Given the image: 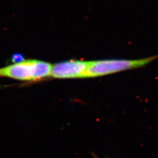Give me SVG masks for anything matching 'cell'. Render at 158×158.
Listing matches in <instances>:
<instances>
[{
	"label": "cell",
	"instance_id": "1",
	"mask_svg": "<svg viewBox=\"0 0 158 158\" xmlns=\"http://www.w3.org/2000/svg\"><path fill=\"white\" fill-rule=\"evenodd\" d=\"M158 59V55L143 59H102L89 61L85 78H94L142 68Z\"/></svg>",
	"mask_w": 158,
	"mask_h": 158
},
{
	"label": "cell",
	"instance_id": "3",
	"mask_svg": "<svg viewBox=\"0 0 158 158\" xmlns=\"http://www.w3.org/2000/svg\"><path fill=\"white\" fill-rule=\"evenodd\" d=\"M89 62L71 60L52 65L50 77L56 79H85Z\"/></svg>",
	"mask_w": 158,
	"mask_h": 158
},
{
	"label": "cell",
	"instance_id": "4",
	"mask_svg": "<svg viewBox=\"0 0 158 158\" xmlns=\"http://www.w3.org/2000/svg\"><path fill=\"white\" fill-rule=\"evenodd\" d=\"M94 158H97V156H94Z\"/></svg>",
	"mask_w": 158,
	"mask_h": 158
},
{
	"label": "cell",
	"instance_id": "2",
	"mask_svg": "<svg viewBox=\"0 0 158 158\" xmlns=\"http://www.w3.org/2000/svg\"><path fill=\"white\" fill-rule=\"evenodd\" d=\"M52 64L38 60H23L0 68V77L21 81H36L50 77Z\"/></svg>",
	"mask_w": 158,
	"mask_h": 158
}]
</instances>
